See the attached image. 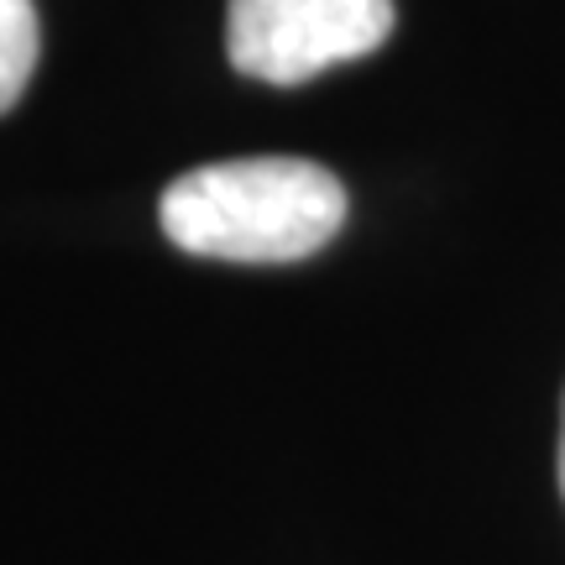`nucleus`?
<instances>
[{"mask_svg":"<svg viewBox=\"0 0 565 565\" xmlns=\"http://www.w3.org/2000/svg\"><path fill=\"white\" fill-rule=\"evenodd\" d=\"M162 236L189 257L221 263H299L345 225L341 179L309 158L204 162L168 183Z\"/></svg>","mask_w":565,"mask_h":565,"instance_id":"nucleus-1","label":"nucleus"},{"mask_svg":"<svg viewBox=\"0 0 565 565\" xmlns=\"http://www.w3.org/2000/svg\"><path fill=\"white\" fill-rule=\"evenodd\" d=\"M387 32L393 0H231L225 53L263 84H303L377 53Z\"/></svg>","mask_w":565,"mask_h":565,"instance_id":"nucleus-2","label":"nucleus"},{"mask_svg":"<svg viewBox=\"0 0 565 565\" xmlns=\"http://www.w3.org/2000/svg\"><path fill=\"white\" fill-rule=\"evenodd\" d=\"M38 68V11L32 0H0V116L21 100Z\"/></svg>","mask_w":565,"mask_h":565,"instance_id":"nucleus-3","label":"nucleus"},{"mask_svg":"<svg viewBox=\"0 0 565 565\" xmlns=\"http://www.w3.org/2000/svg\"><path fill=\"white\" fill-rule=\"evenodd\" d=\"M561 492H565V424H561Z\"/></svg>","mask_w":565,"mask_h":565,"instance_id":"nucleus-4","label":"nucleus"}]
</instances>
